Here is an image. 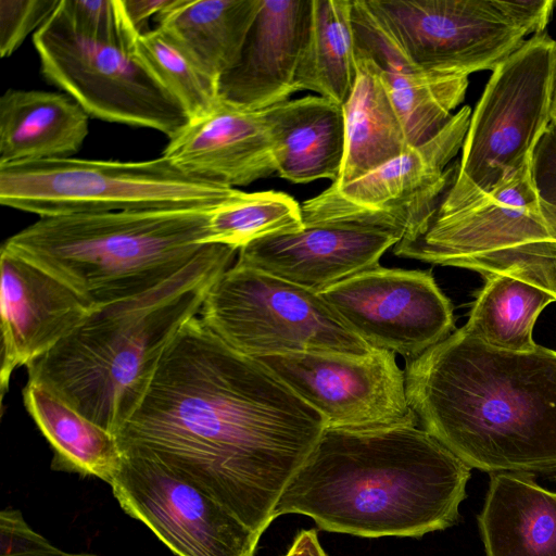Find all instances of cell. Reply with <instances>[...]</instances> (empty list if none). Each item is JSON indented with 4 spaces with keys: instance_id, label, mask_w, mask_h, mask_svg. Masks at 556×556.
<instances>
[{
    "instance_id": "cell-1",
    "label": "cell",
    "mask_w": 556,
    "mask_h": 556,
    "mask_svg": "<svg viewBox=\"0 0 556 556\" xmlns=\"http://www.w3.org/2000/svg\"><path fill=\"white\" fill-rule=\"evenodd\" d=\"M325 428L324 417L266 365L195 316L115 437L122 453L161 463L263 534Z\"/></svg>"
},
{
    "instance_id": "cell-2",
    "label": "cell",
    "mask_w": 556,
    "mask_h": 556,
    "mask_svg": "<svg viewBox=\"0 0 556 556\" xmlns=\"http://www.w3.org/2000/svg\"><path fill=\"white\" fill-rule=\"evenodd\" d=\"M404 374L422 429L471 469L556 481V351H502L460 328Z\"/></svg>"
},
{
    "instance_id": "cell-3",
    "label": "cell",
    "mask_w": 556,
    "mask_h": 556,
    "mask_svg": "<svg viewBox=\"0 0 556 556\" xmlns=\"http://www.w3.org/2000/svg\"><path fill=\"white\" fill-rule=\"evenodd\" d=\"M470 475L417 425L325 428L274 518L300 514L328 532L420 538L457 522Z\"/></svg>"
},
{
    "instance_id": "cell-4",
    "label": "cell",
    "mask_w": 556,
    "mask_h": 556,
    "mask_svg": "<svg viewBox=\"0 0 556 556\" xmlns=\"http://www.w3.org/2000/svg\"><path fill=\"white\" fill-rule=\"evenodd\" d=\"M238 250L210 243L142 294L92 307L84 321L28 364V382L116 434L143 400L166 349L199 316L212 285Z\"/></svg>"
},
{
    "instance_id": "cell-5",
    "label": "cell",
    "mask_w": 556,
    "mask_h": 556,
    "mask_svg": "<svg viewBox=\"0 0 556 556\" xmlns=\"http://www.w3.org/2000/svg\"><path fill=\"white\" fill-rule=\"evenodd\" d=\"M211 211H125L39 217L1 248L72 289L91 308L142 294L206 245Z\"/></svg>"
},
{
    "instance_id": "cell-6",
    "label": "cell",
    "mask_w": 556,
    "mask_h": 556,
    "mask_svg": "<svg viewBox=\"0 0 556 556\" xmlns=\"http://www.w3.org/2000/svg\"><path fill=\"white\" fill-rule=\"evenodd\" d=\"M400 257L478 271L510 274L556 296V218L536 188L532 157L490 191L448 212L393 247Z\"/></svg>"
},
{
    "instance_id": "cell-7",
    "label": "cell",
    "mask_w": 556,
    "mask_h": 556,
    "mask_svg": "<svg viewBox=\"0 0 556 556\" xmlns=\"http://www.w3.org/2000/svg\"><path fill=\"white\" fill-rule=\"evenodd\" d=\"M241 190L149 161L78 157L0 166V203L39 217L125 211H212Z\"/></svg>"
},
{
    "instance_id": "cell-8",
    "label": "cell",
    "mask_w": 556,
    "mask_h": 556,
    "mask_svg": "<svg viewBox=\"0 0 556 556\" xmlns=\"http://www.w3.org/2000/svg\"><path fill=\"white\" fill-rule=\"evenodd\" d=\"M555 63L556 41L544 31L492 71L471 113L455 178L437 212L473 201L532 157L551 123Z\"/></svg>"
},
{
    "instance_id": "cell-9",
    "label": "cell",
    "mask_w": 556,
    "mask_h": 556,
    "mask_svg": "<svg viewBox=\"0 0 556 556\" xmlns=\"http://www.w3.org/2000/svg\"><path fill=\"white\" fill-rule=\"evenodd\" d=\"M199 316L225 343L251 357L372 350L319 292L237 262L212 285Z\"/></svg>"
},
{
    "instance_id": "cell-10",
    "label": "cell",
    "mask_w": 556,
    "mask_h": 556,
    "mask_svg": "<svg viewBox=\"0 0 556 556\" xmlns=\"http://www.w3.org/2000/svg\"><path fill=\"white\" fill-rule=\"evenodd\" d=\"M406 58L432 73L493 71L544 33L553 0H367Z\"/></svg>"
},
{
    "instance_id": "cell-11",
    "label": "cell",
    "mask_w": 556,
    "mask_h": 556,
    "mask_svg": "<svg viewBox=\"0 0 556 556\" xmlns=\"http://www.w3.org/2000/svg\"><path fill=\"white\" fill-rule=\"evenodd\" d=\"M45 79L91 117L157 130L168 139L189 117L134 49L81 33L62 5L34 33Z\"/></svg>"
},
{
    "instance_id": "cell-12",
    "label": "cell",
    "mask_w": 556,
    "mask_h": 556,
    "mask_svg": "<svg viewBox=\"0 0 556 556\" xmlns=\"http://www.w3.org/2000/svg\"><path fill=\"white\" fill-rule=\"evenodd\" d=\"M464 105L426 142L342 187L330 185L301 204L303 224L344 222L420 233L452 185L447 167L463 147L471 117ZM402 238V239H403Z\"/></svg>"
},
{
    "instance_id": "cell-13",
    "label": "cell",
    "mask_w": 556,
    "mask_h": 556,
    "mask_svg": "<svg viewBox=\"0 0 556 556\" xmlns=\"http://www.w3.org/2000/svg\"><path fill=\"white\" fill-rule=\"evenodd\" d=\"M110 485L124 511L177 556H255L262 534L156 460L123 453Z\"/></svg>"
},
{
    "instance_id": "cell-14",
    "label": "cell",
    "mask_w": 556,
    "mask_h": 556,
    "mask_svg": "<svg viewBox=\"0 0 556 556\" xmlns=\"http://www.w3.org/2000/svg\"><path fill=\"white\" fill-rule=\"evenodd\" d=\"M254 358L316 409L326 428L418 425L407 400L405 374L390 351L372 349L365 355L303 352Z\"/></svg>"
},
{
    "instance_id": "cell-15",
    "label": "cell",
    "mask_w": 556,
    "mask_h": 556,
    "mask_svg": "<svg viewBox=\"0 0 556 556\" xmlns=\"http://www.w3.org/2000/svg\"><path fill=\"white\" fill-rule=\"evenodd\" d=\"M371 349L413 361L454 329L453 307L431 271L380 265L319 292Z\"/></svg>"
},
{
    "instance_id": "cell-16",
    "label": "cell",
    "mask_w": 556,
    "mask_h": 556,
    "mask_svg": "<svg viewBox=\"0 0 556 556\" xmlns=\"http://www.w3.org/2000/svg\"><path fill=\"white\" fill-rule=\"evenodd\" d=\"M403 237L399 230L355 223L303 224L244 245L237 263L320 292L378 266L382 254Z\"/></svg>"
},
{
    "instance_id": "cell-17",
    "label": "cell",
    "mask_w": 556,
    "mask_h": 556,
    "mask_svg": "<svg viewBox=\"0 0 556 556\" xmlns=\"http://www.w3.org/2000/svg\"><path fill=\"white\" fill-rule=\"evenodd\" d=\"M1 394L27 366L73 332L91 307L42 269L1 248Z\"/></svg>"
},
{
    "instance_id": "cell-18",
    "label": "cell",
    "mask_w": 556,
    "mask_h": 556,
    "mask_svg": "<svg viewBox=\"0 0 556 556\" xmlns=\"http://www.w3.org/2000/svg\"><path fill=\"white\" fill-rule=\"evenodd\" d=\"M311 17L312 0H261L237 64L219 78V98L250 111L289 100Z\"/></svg>"
},
{
    "instance_id": "cell-19",
    "label": "cell",
    "mask_w": 556,
    "mask_h": 556,
    "mask_svg": "<svg viewBox=\"0 0 556 556\" xmlns=\"http://www.w3.org/2000/svg\"><path fill=\"white\" fill-rule=\"evenodd\" d=\"M355 46L379 67L409 147L435 136L464 101L468 76L426 72L404 54L367 0H352Z\"/></svg>"
},
{
    "instance_id": "cell-20",
    "label": "cell",
    "mask_w": 556,
    "mask_h": 556,
    "mask_svg": "<svg viewBox=\"0 0 556 556\" xmlns=\"http://www.w3.org/2000/svg\"><path fill=\"white\" fill-rule=\"evenodd\" d=\"M162 155L182 170L231 188L276 173L268 130L261 111L219 98L203 116L173 138Z\"/></svg>"
},
{
    "instance_id": "cell-21",
    "label": "cell",
    "mask_w": 556,
    "mask_h": 556,
    "mask_svg": "<svg viewBox=\"0 0 556 556\" xmlns=\"http://www.w3.org/2000/svg\"><path fill=\"white\" fill-rule=\"evenodd\" d=\"M261 112L279 177L293 184L323 178L337 181L345 149L342 105L307 96Z\"/></svg>"
},
{
    "instance_id": "cell-22",
    "label": "cell",
    "mask_w": 556,
    "mask_h": 556,
    "mask_svg": "<svg viewBox=\"0 0 556 556\" xmlns=\"http://www.w3.org/2000/svg\"><path fill=\"white\" fill-rule=\"evenodd\" d=\"M89 117L66 93L8 89L0 99V166L72 157L88 135Z\"/></svg>"
},
{
    "instance_id": "cell-23",
    "label": "cell",
    "mask_w": 556,
    "mask_h": 556,
    "mask_svg": "<svg viewBox=\"0 0 556 556\" xmlns=\"http://www.w3.org/2000/svg\"><path fill=\"white\" fill-rule=\"evenodd\" d=\"M477 519L485 556H556V492L531 476L490 475Z\"/></svg>"
},
{
    "instance_id": "cell-24",
    "label": "cell",
    "mask_w": 556,
    "mask_h": 556,
    "mask_svg": "<svg viewBox=\"0 0 556 556\" xmlns=\"http://www.w3.org/2000/svg\"><path fill=\"white\" fill-rule=\"evenodd\" d=\"M356 78L342 105L345 149L339 178L345 186L409 148L406 132L379 67L355 46Z\"/></svg>"
},
{
    "instance_id": "cell-25",
    "label": "cell",
    "mask_w": 556,
    "mask_h": 556,
    "mask_svg": "<svg viewBox=\"0 0 556 556\" xmlns=\"http://www.w3.org/2000/svg\"><path fill=\"white\" fill-rule=\"evenodd\" d=\"M23 401L51 445L52 469L112 482L123 459L114 433L89 420L40 384L27 382Z\"/></svg>"
},
{
    "instance_id": "cell-26",
    "label": "cell",
    "mask_w": 556,
    "mask_h": 556,
    "mask_svg": "<svg viewBox=\"0 0 556 556\" xmlns=\"http://www.w3.org/2000/svg\"><path fill=\"white\" fill-rule=\"evenodd\" d=\"M261 0H173L155 17L212 76L238 62Z\"/></svg>"
},
{
    "instance_id": "cell-27",
    "label": "cell",
    "mask_w": 556,
    "mask_h": 556,
    "mask_svg": "<svg viewBox=\"0 0 556 556\" xmlns=\"http://www.w3.org/2000/svg\"><path fill=\"white\" fill-rule=\"evenodd\" d=\"M356 78L352 0H312V17L299 62L295 89L311 90L339 105Z\"/></svg>"
},
{
    "instance_id": "cell-28",
    "label": "cell",
    "mask_w": 556,
    "mask_h": 556,
    "mask_svg": "<svg viewBox=\"0 0 556 556\" xmlns=\"http://www.w3.org/2000/svg\"><path fill=\"white\" fill-rule=\"evenodd\" d=\"M476 295L463 330L494 349L525 353L535 350L534 324L556 296L510 274L489 275Z\"/></svg>"
},
{
    "instance_id": "cell-29",
    "label": "cell",
    "mask_w": 556,
    "mask_h": 556,
    "mask_svg": "<svg viewBox=\"0 0 556 556\" xmlns=\"http://www.w3.org/2000/svg\"><path fill=\"white\" fill-rule=\"evenodd\" d=\"M134 53L190 121L206 114L219 100V80L163 28L140 33Z\"/></svg>"
},
{
    "instance_id": "cell-30",
    "label": "cell",
    "mask_w": 556,
    "mask_h": 556,
    "mask_svg": "<svg viewBox=\"0 0 556 556\" xmlns=\"http://www.w3.org/2000/svg\"><path fill=\"white\" fill-rule=\"evenodd\" d=\"M303 227L301 205L283 192H243L212 210L206 244L240 250L252 241Z\"/></svg>"
},
{
    "instance_id": "cell-31",
    "label": "cell",
    "mask_w": 556,
    "mask_h": 556,
    "mask_svg": "<svg viewBox=\"0 0 556 556\" xmlns=\"http://www.w3.org/2000/svg\"><path fill=\"white\" fill-rule=\"evenodd\" d=\"M62 5L81 33L134 49L140 33L127 20L122 0H62Z\"/></svg>"
},
{
    "instance_id": "cell-32",
    "label": "cell",
    "mask_w": 556,
    "mask_h": 556,
    "mask_svg": "<svg viewBox=\"0 0 556 556\" xmlns=\"http://www.w3.org/2000/svg\"><path fill=\"white\" fill-rule=\"evenodd\" d=\"M61 0H0V55L10 56L55 11Z\"/></svg>"
},
{
    "instance_id": "cell-33",
    "label": "cell",
    "mask_w": 556,
    "mask_h": 556,
    "mask_svg": "<svg viewBox=\"0 0 556 556\" xmlns=\"http://www.w3.org/2000/svg\"><path fill=\"white\" fill-rule=\"evenodd\" d=\"M0 556H98L68 553L33 530L20 510L3 509L0 514Z\"/></svg>"
},
{
    "instance_id": "cell-34",
    "label": "cell",
    "mask_w": 556,
    "mask_h": 556,
    "mask_svg": "<svg viewBox=\"0 0 556 556\" xmlns=\"http://www.w3.org/2000/svg\"><path fill=\"white\" fill-rule=\"evenodd\" d=\"M532 172L540 195L556 218V127L551 123L533 151Z\"/></svg>"
},
{
    "instance_id": "cell-35",
    "label": "cell",
    "mask_w": 556,
    "mask_h": 556,
    "mask_svg": "<svg viewBox=\"0 0 556 556\" xmlns=\"http://www.w3.org/2000/svg\"><path fill=\"white\" fill-rule=\"evenodd\" d=\"M122 2L130 25L138 33H142L146 22L161 13L173 0H122Z\"/></svg>"
},
{
    "instance_id": "cell-36",
    "label": "cell",
    "mask_w": 556,
    "mask_h": 556,
    "mask_svg": "<svg viewBox=\"0 0 556 556\" xmlns=\"http://www.w3.org/2000/svg\"><path fill=\"white\" fill-rule=\"evenodd\" d=\"M282 556H329L321 547L315 529L296 533L288 552Z\"/></svg>"
},
{
    "instance_id": "cell-37",
    "label": "cell",
    "mask_w": 556,
    "mask_h": 556,
    "mask_svg": "<svg viewBox=\"0 0 556 556\" xmlns=\"http://www.w3.org/2000/svg\"><path fill=\"white\" fill-rule=\"evenodd\" d=\"M549 118H551V124H553L556 127V63H555V71H554L552 93H551Z\"/></svg>"
}]
</instances>
